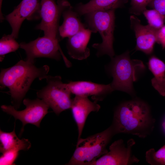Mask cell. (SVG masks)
<instances>
[{
  "mask_svg": "<svg viewBox=\"0 0 165 165\" xmlns=\"http://www.w3.org/2000/svg\"><path fill=\"white\" fill-rule=\"evenodd\" d=\"M49 69L47 65L37 68L34 63L20 60L10 67L1 69L0 89H9L11 103L17 110L34 80L45 79Z\"/></svg>",
  "mask_w": 165,
  "mask_h": 165,
  "instance_id": "1",
  "label": "cell"
},
{
  "mask_svg": "<svg viewBox=\"0 0 165 165\" xmlns=\"http://www.w3.org/2000/svg\"><path fill=\"white\" fill-rule=\"evenodd\" d=\"M154 123L148 106L141 100H134L118 107L112 125L116 134H130L144 138L152 131Z\"/></svg>",
  "mask_w": 165,
  "mask_h": 165,
  "instance_id": "2",
  "label": "cell"
},
{
  "mask_svg": "<svg viewBox=\"0 0 165 165\" xmlns=\"http://www.w3.org/2000/svg\"><path fill=\"white\" fill-rule=\"evenodd\" d=\"M116 134L111 125L103 131L85 138L78 139L74 152L66 165H90L108 150L107 146Z\"/></svg>",
  "mask_w": 165,
  "mask_h": 165,
  "instance_id": "3",
  "label": "cell"
},
{
  "mask_svg": "<svg viewBox=\"0 0 165 165\" xmlns=\"http://www.w3.org/2000/svg\"><path fill=\"white\" fill-rule=\"evenodd\" d=\"M145 68L141 61L130 59L128 51L111 58L108 69L113 79L111 83L113 90L134 95L133 83L137 80L139 72Z\"/></svg>",
  "mask_w": 165,
  "mask_h": 165,
  "instance_id": "4",
  "label": "cell"
},
{
  "mask_svg": "<svg viewBox=\"0 0 165 165\" xmlns=\"http://www.w3.org/2000/svg\"><path fill=\"white\" fill-rule=\"evenodd\" d=\"M115 9L96 10L85 14L88 28L93 33L98 32L102 38L101 43H94L92 46L97 50L98 57L107 54L111 58L115 55L113 44Z\"/></svg>",
  "mask_w": 165,
  "mask_h": 165,
  "instance_id": "5",
  "label": "cell"
},
{
  "mask_svg": "<svg viewBox=\"0 0 165 165\" xmlns=\"http://www.w3.org/2000/svg\"><path fill=\"white\" fill-rule=\"evenodd\" d=\"M45 79L47 85L37 92V97L43 100L57 115L71 108L72 93L67 83H63L59 75H47Z\"/></svg>",
  "mask_w": 165,
  "mask_h": 165,
  "instance_id": "6",
  "label": "cell"
},
{
  "mask_svg": "<svg viewBox=\"0 0 165 165\" xmlns=\"http://www.w3.org/2000/svg\"><path fill=\"white\" fill-rule=\"evenodd\" d=\"M70 5L66 0H41L40 11L41 21L36 26V29L44 31V36L57 38L59 21L64 10Z\"/></svg>",
  "mask_w": 165,
  "mask_h": 165,
  "instance_id": "7",
  "label": "cell"
},
{
  "mask_svg": "<svg viewBox=\"0 0 165 165\" xmlns=\"http://www.w3.org/2000/svg\"><path fill=\"white\" fill-rule=\"evenodd\" d=\"M23 103L26 108L21 111H17L12 105H3L1 106L2 110L13 116L16 120H20L22 123L20 133H22L25 125L31 124L39 127L40 123L48 112L49 106L42 100L37 98L31 100L25 98Z\"/></svg>",
  "mask_w": 165,
  "mask_h": 165,
  "instance_id": "8",
  "label": "cell"
},
{
  "mask_svg": "<svg viewBox=\"0 0 165 165\" xmlns=\"http://www.w3.org/2000/svg\"><path fill=\"white\" fill-rule=\"evenodd\" d=\"M20 47L25 52V61L34 63L35 58L46 57L60 61L62 51L58 38H54L44 36L38 37L28 43L22 42Z\"/></svg>",
  "mask_w": 165,
  "mask_h": 165,
  "instance_id": "9",
  "label": "cell"
},
{
  "mask_svg": "<svg viewBox=\"0 0 165 165\" xmlns=\"http://www.w3.org/2000/svg\"><path fill=\"white\" fill-rule=\"evenodd\" d=\"M135 143L133 139L129 140L126 145L122 139L116 141L110 146L109 151L90 165H127L138 163L139 160L132 154V148Z\"/></svg>",
  "mask_w": 165,
  "mask_h": 165,
  "instance_id": "10",
  "label": "cell"
},
{
  "mask_svg": "<svg viewBox=\"0 0 165 165\" xmlns=\"http://www.w3.org/2000/svg\"><path fill=\"white\" fill-rule=\"evenodd\" d=\"M41 0H22L11 13L6 16L12 29L11 35L18 38L21 24L26 19L30 20L40 18Z\"/></svg>",
  "mask_w": 165,
  "mask_h": 165,
  "instance_id": "11",
  "label": "cell"
},
{
  "mask_svg": "<svg viewBox=\"0 0 165 165\" xmlns=\"http://www.w3.org/2000/svg\"><path fill=\"white\" fill-rule=\"evenodd\" d=\"M130 20L131 28L134 31L136 38V50L143 52L146 54L153 52L155 44L157 42L158 30L148 24L144 25L136 16H131Z\"/></svg>",
  "mask_w": 165,
  "mask_h": 165,
  "instance_id": "12",
  "label": "cell"
},
{
  "mask_svg": "<svg viewBox=\"0 0 165 165\" xmlns=\"http://www.w3.org/2000/svg\"><path fill=\"white\" fill-rule=\"evenodd\" d=\"M67 85L72 94L75 95L92 96L94 101L102 100L107 95L113 91L111 83L105 85L90 81H71Z\"/></svg>",
  "mask_w": 165,
  "mask_h": 165,
  "instance_id": "13",
  "label": "cell"
},
{
  "mask_svg": "<svg viewBox=\"0 0 165 165\" xmlns=\"http://www.w3.org/2000/svg\"><path fill=\"white\" fill-rule=\"evenodd\" d=\"M101 107L97 102H92L88 97L75 95L72 99L71 109L76 124L78 133V139L80 138L86 119L90 113L97 112Z\"/></svg>",
  "mask_w": 165,
  "mask_h": 165,
  "instance_id": "14",
  "label": "cell"
},
{
  "mask_svg": "<svg viewBox=\"0 0 165 165\" xmlns=\"http://www.w3.org/2000/svg\"><path fill=\"white\" fill-rule=\"evenodd\" d=\"M92 31L85 28L68 38L67 47L68 53L72 58L82 60L90 55V49L87 47Z\"/></svg>",
  "mask_w": 165,
  "mask_h": 165,
  "instance_id": "15",
  "label": "cell"
},
{
  "mask_svg": "<svg viewBox=\"0 0 165 165\" xmlns=\"http://www.w3.org/2000/svg\"><path fill=\"white\" fill-rule=\"evenodd\" d=\"M62 13L64 21L58 29L62 38L70 37L85 28L79 19V15L70 5L64 10Z\"/></svg>",
  "mask_w": 165,
  "mask_h": 165,
  "instance_id": "16",
  "label": "cell"
},
{
  "mask_svg": "<svg viewBox=\"0 0 165 165\" xmlns=\"http://www.w3.org/2000/svg\"><path fill=\"white\" fill-rule=\"evenodd\" d=\"M148 68L154 77L152 86L162 96L165 97V63L155 56H152L148 63Z\"/></svg>",
  "mask_w": 165,
  "mask_h": 165,
  "instance_id": "17",
  "label": "cell"
},
{
  "mask_svg": "<svg viewBox=\"0 0 165 165\" xmlns=\"http://www.w3.org/2000/svg\"><path fill=\"white\" fill-rule=\"evenodd\" d=\"M127 0H91L87 3H80L75 8L79 15L85 14L96 10L116 9L122 7Z\"/></svg>",
  "mask_w": 165,
  "mask_h": 165,
  "instance_id": "18",
  "label": "cell"
},
{
  "mask_svg": "<svg viewBox=\"0 0 165 165\" xmlns=\"http://www.w3.org/2000/svg\"><path fill=\"white\" fill-rule=\"evenodd\" d=\"M15 124L13 130L7 132L0 130V151L3 153L16 147L23 146L28 148L30 147L31 143L28 139L23 138L20 139L15 132Z\"/></svg>",
  "mask_w": 165,
  "mask_h": 165,
  "instance_id": "19",
  "label": "cell"
},
{
  "mask_svg": "<svg viewBox=\"0 0 165 165\" xmlns=\"http://www.w3.org/2000/svg\"><path fill=\"white\" fill-rule=\"evenodd\" d=\"M11 34L4 35L0 40V61H2L6 54L16 50L20 44Z\"/></svg>",
  "mask_w": 165,
  "mask_h": 165,
  "instance_id": "20",
  "label": "cell"
},
{
  "mask_svg": "<svg viewBox=\"0 0 165 165\" xmlns=\"http://www.w3.org/2000/svg\"><path fill=\"white\" fill-rule=\"evenodd\" d=\"M143 13L147 20L148 24L152 28L158 30L164 25L165 17L156 10L146 9Z\"/></svg>",
  "mask_w": 165,
  "mask_h": 165,
  "instance_id": "21",
  "label": "cell"
},
{
  "mask_svg": "<svg viewBox=\"0 0 165 165\" xmlns=\"http://www.w3.org/2000/svg\"><path fill=\"white\" fill-rule=\"evenodd\" d=\"M146 161L151 165H165V145L156 151L151 148L145 154Z\"/></svg>",
  "mask_w": 165,
  "mask_h": 165,
  "instance_id": "22",
  "label": "cell"
},
{
  "mask_svg": "<svg viewBox=\"0 0 165 165\" xmlns=\"http://www.w3.org/2000/svg\"><path fill=\"white\" fill-rule=\"evenodd\" d=\"M21 150H23L22 148L17 147L3 153L0 158V165H14L18 156L19 151Z\"/></svg>",
  "mask_w": 165,
  "mask_h": 165,
  "instance_id": "23",
  "label": "cell"
},
{
  "mask_svg": "<svg viewBox=\"0 0 165 165\" xmlns=\"http://www.w3.org/2000/svg\"><path fill=\"white\" fill-rule=\"evenodd\" d=\"M153 0H131L129 11L135 15L143 13L146 7Z\"/></svg>",
  "mask_w": 165,
  "mask_h": 165,
  "instance_id": "24",
  "label": "cell"
},
{
  "mask_svg": "<svg viewBox=\"0 0 165 165\" xmlns=\"http://www.w3.org/2000/svg\"><path fill=\"white\" fill-rule=\"evenodd\" d=\"M148 6L165 17V0H153Z\"/></svg>",
  "mask_w": 165,
  "mask_h": 165,
  "instance_id": "25",
  "label": "cell"
},
{
  "mask_svg": "<svg viewBox=\"0 0 165 165\" xmlns=\"http://www.w3.org/2000/svg\"><path fill=\"white\" fill-rule=\"evenodd\" d=\"M156 42L161 45L163 49H165V25L158 30Z\"/></svg>",
  "mask_w": 165,
  "mask_h": 165,
  "instance_id": "26",
  "label": "cell"
},
{
  "mask_svg": "<svg viewBox=\"0 0 165 165\" xmlns=\"http://www.w3.org/2000/svg\"><path fill=\"white\" fill-rule=\"evenodd\" d=\"M3 0H0V21L2 22L4 19V18L1 9Z\"/></svg>",
  "mask_w": 165,
  "mask_h": 165,
  "instance_id": "27",
  "label": "cell"
},
{
  "mask_svg": "<svg viewBox=\"0 0 165 165\" xmlns=\"http://www.w3.org/2000/svg\"><path fill=\"white\" fill-rule=\"evenodd\" d=\"M162 126H163V128L164 130H165V119L164 120V121L163 122Z\"/></svg>",
  "mask_w": 165,
  "mask_h": 165,
  "instance_id": "28",
  "label": "cell"
}]
</instances>
